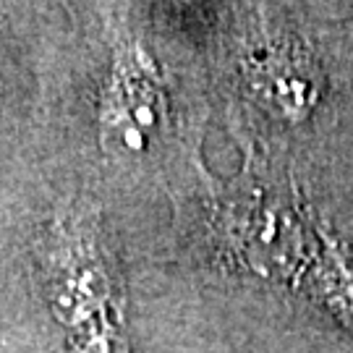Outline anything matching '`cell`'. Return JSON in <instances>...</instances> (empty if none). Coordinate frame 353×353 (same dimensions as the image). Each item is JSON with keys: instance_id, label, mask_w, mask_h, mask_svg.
Listing matches in <instances>:
<instances>
[{"instance_id": "cell-2", "label": "cell", "mask_w": 353, "mask_h": 353, "mask_svg": "<svg viewBox=\"0 0 353 353\" xmlns=\"http://www.w3.org/2000/svg\"><path fill=\"white\" fill-rule=\"evenodd\" d=\"M139 50L126 65H115V81L105 100V123L128 150H141L163 118V100L154 84V71L137 63Z\"/></svg>"}, {"instance_id": "cell-1", "label": "cell", "mask_w": 353, "mask_h": 353, "mask_svg": "<svg viewBox=\"0 0 353 353\" xmlns=\"http://www.w3.org/2000/svg\"><path fill=\"white\" fill-rule=\"evenodd\" d=\"M254 89L283 118H306L319 102V71L309 50L290 34H267L249 48Z\"/></svg>"}]
</instances>
